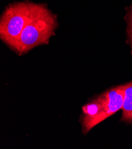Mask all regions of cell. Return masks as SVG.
Returning a JSON list of instances; mask_svg holds the SVG:
<instances>
[{"label":"cell","instance_id":"1","mask_svg":"<svg viewBox=\"0 0 132 149\" xmlns=\"http://www.w3.org/2000/svg\"><path fill=\"white\" fill-rule=\"evenodd\" d=\"M57 26L56 17L45 6L36 4L34 11L12 49L19 55L47 43Z\"/></svg>","mask_w":132,"mask_h":149},{"label":"cell","instance_id":"2","mask_svg":"<svg viewBox=\"0 0 132 149\" xmlns=\"http://www.w3.org/2000/svg\"><path fill=\"white\" fill-rule=\"evenodd\" d=\"M124 85L110 88L96 96L82 107V132L88 133L94 127L122 109Z\"/></svg>","mask_w":132,"mask_h":149},{"label":"cell","instance_id":"3","mask_svg":"<svg viewBox=\"0 0 132 149\" xmlns=\"http://www.w3.org/2000/svg\"><path fill=\"white\" fill-rule=\"evenodd\" d=\"M35 6L29 2L17 3L9 6L4 11L0 22V38L10 48L30 19Z\"/></svg>","mask_w":132,"mask_h":149},{"label":"cell","instance_id":"4","mask_svg":"<svg viewBox=\"0 0 132 149\" xmlns=\"http://www.w3.org/2000/svg\"><path fill=\"white\" fill-rule=\"evenodd\" d=\"M121 121L132 124V81L124 84V97Z\"/></svg>","mask_w":132,"mask_h":149},{"label":"cell","instance_id":"5","mask_svg":"<svg viewBox=\"0 0 132 149\" xmlns=\"http://www.w3.org/2000/svg\"><path fill=\"white\" fill-rule=\"evenodd\" d=\"M126 21L127 23V40L132 49V4L127 8L126 15Z\"/></svg>","mask_w":132,"mask_h":149}]
</instances>
